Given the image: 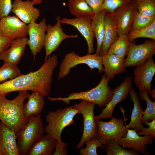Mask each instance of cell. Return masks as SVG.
Masks as SVG:
<instances>
[{"instance_id": "3", "label": "cell", "mask_w": 155, "mask_h": 155, "mask_svg": "<svg viewBox=\"0 0 155 155\" xmlns=\"http://www.w3.org/2000/svg\"><path fill=\"white\" fill-rule=\"evenodd\" d=\"M109 78L104 75L98 85L91 89L86 91L73 92L66 97H59L52 98L49 97L48 98L53 101L61 100L69 104L70 100L81 99L91 102L99 106H106L111 100L113 92L108 84Z\"/></svg>"}, {"instance_id": "31", "label": "cell", "mask_w": 155, "mask_h": 155, "mask_svg": "<svg viewBox=\"0 0 155 155\" xmlns=\"http://www.w3.org/2000/svg\"><path fill=\"white\" fill-rule=\"evenodd\" d=\"M128 38L131 42L135 39L146 38L155 40V21L150 25L144 28L131 30L127 34Z\"/></svg>"}, {"instance_id": "11", "label": "cell", "mask_w": 155, "mask_h": 155, "mask_svg": "<svg viewBox=\"0 0 155 155\" xmlns=\"http://www.w3.org/2000/svg\"><path fill=\"white\" fill-rule=\"evenodd\" d=\"M132 77L131 76L126 77L122 83L115 88L112 89L113 97L106 107L102 110V112L96 118L98 120L113 117L114 109L119 103L125 100L129 92L132 88Z\"/></svg>"}, {"instance_id": "6", "label": "cell", "mask_w": 155, "mask_h": 155, "mask_svg": "<svg viewBox=\"0 0 155 155\" xmlns=\"http://www.w3.org/2000/svg\"><path fill=\"white\" fill-rule=\"evenodd\" d=\"M84 64L87 65L92 71L96 68L101 73L104 71L102 56L96 54H88L80 56L74 52L66 54L64 57L60 65L58 80L64 78L70 73L71 69L77 65Z\"/></svg>"}, {"instance_id": "1", "label": "cell", "mask_w": 155, "mask_h": 155, "mask_svg": "<svg viewBox=\"0 0 155 155\" xmlns=\"http://www.w3.org/2000/svg\"><path fill=\"white\" fill-rule=\"evenodd\" d=\"M58 56H50L37 70L0 84V94L7 95L14 91H31L45 97L50 94L53 71L58 64Z\"/></svg>"}, {"instance_id": "15", "label": "cell", "mask_w": 155, "mask_h": 155, "mask_svg": "<svg viewBox=\"0 0 155 155\" xmlns=\"http://www.w3.org/2000/svg\"><path fill=\"white\" fill-rule=\"evenodd\" d=\"M153 138V136L150 135H140L134 130L127 129L125 136L116 140L124 148L133 149L142 154L149 155V154L146 150V145H151Z\"/></svg>"}, {"instance_id": "2", "label": "cell", "mask_w": 155, "mask_h": 155, "mask_svg": "<svg viewBox=\"0 0 155 155\" xmlns=\"http://www.w3.org/2000/svg\"><path fill=\"white\" fill-rule=\"evenodd\" d=\"M30 94L28 91H21L13 99L9 100L6 95L0 94V121L16 133L28 121L29 118L25 115L23 107L24 100Z\"/></svg>"}, {"instance_id": "8", "label": "cell", "mask_w": 155, "mask_h": 155, "mask_svg": "<svg viewBox=\"0 0 155 155\" xmlns=\"http://www.w3.org/2000/svg\"><path fill=\"white\" fill-rule=\"evenodd\" d=\"M155 54V40H147L140 44L131 42L126 58L125 67L137 66L144 63Z\"/></svg>"}, {"instance_id": "12", "label": "cell", "mask_w": 155, "mask_h": 155, "mask_svg": "<svg viewBox=\"0 0 155 155\" xmlns=\"http://www.w3.org/2000/svg\"><path fill=\"white\" fill-rule=\"evenodd\" d=\"M155 74V63L152 57L137 66L133 71L134 83L139 91L146 90L148 94H150L151 82Z\"/></svg>"}, {"instance_id": "42", "label": "cell", "mask_w": 155, "mask_h": 155, "mask_svg": "<svg viewBox=\"0 0 155 155\" xmlns=\"http://www.w3.org/2000/svg\"><path fill=\"white\" fill-rule=\"evenodd\" d=\"M43 0H32V1L34 5L41 4Z\"/></svg>"}, {"instance_id": "9", "label": "cell", "mask_w": 155, "mask_h": 155, "mask_svg": "<svg viewBox=\"0 0 155 155\" xmlns=\"http://www.w3.org/2000/svg\"><path fill=\"white\" fill-rule=\"evenodd\" d=\"M126 120L114 117L108 122L98 120L97 135L103 145L110 140L117 139L126 136L127 132L125 125Z\"/></svg>"}, {"instance_id": "30", "label": "cell", "mask_w": 155, "mask_h": 155, "mask_svg": "<svg viewBox=\"0 0 155 155\" xmlns=\"http://www.w3.org/2000/svg\"><path fill=\"white\" fill-rule=\"evenodd\" d=\"M140 99L146 101V108L144 111L142 120V124H145L146 122H149L155 118V101L152 102L149 98L146 90L139 91L138 93Z\"/></svg>"}, {"instance_id": "4", "label": "cell", "mask_w": 155, "mask_h": 155, "mask_svg": "<svg viewBox=\"0 0 155 155\" xmlns=\"http://www.w3.org/2000/svg\"><path fill=\"white\" fill-rule=\"evenodd\" d=\"M78 113V110L73 106L49 111L45 116L47 124L44 127V132L57 141H62L61 136L63 130L75 123L73 118Z\"/></svg>"}, {"instance_id": "5", "label": "cell", "mask_w": 155, "mask_h": 155, "mask_svg": "<svg viewBox=\"0 0 155 155\" xmlns=\"http://www.w3.org/2000/svg\"><path fill=\"white\" fill-rule=\"evenodd\" d=\"M40 114L29 118L25 126L16 133L20 155H25L33 145L44 133Z\"/></svg>"}, {"instance_id": "37", "label": "cell", "mask_w": 155, "mask_h": 155, "mask_svg": "<svg viewBox=\"0 0 155 155\" xmlns=\"http://www.w3.org/2000/svg\"><path fill=\"white\" fill-rule=\"evenodd\" d=\"M12 6L11 0H0V19L9 15Z\"/></svg>"}, {"instance_id": "34", "label": "cell", "mask_w": 155, "mask_h": 155, "mask_svg": "<svg viewBox=\"0 0 155 155\" xmlns=\"http://www.w3.org/2000/svg\"><path fill=\"white\" fill-rule=\"evenodd\" d=\"M137 10L149 16H155V0H135Z\"/></svg>"}, {"instance_id": "16", "label": "cell", "mask_w": 155, "mask_h": 155, "mask_svg": "<svg viewBox=\"0 0 155 155\" xmlns=\"http://www.w3.org/2000/svg\"><path fill=\"white\" fill-rule=\"evenodd\" d=\"M28 25L16 15H9L0 20V34L14 39L26 37Z\"/></svg>"}, {"instance_id": "41", "label": "cell", "mask_w": 155, "mask_h": 155, "mask_svg": "<svg viewBox=\"0 0 155 155\" xmlns=\"http://www.w3.org/2000/svg\"><path fill=\"white\" fill-rule=\"evenodd\" d=\"M13 39L0 34V53L7 49L10 46Z\"/></svg>"}, {"instance_id": "14", "label": "cell", "mask_w": 155, "mask_h": 155, "mask_svg": "<svg viewBox=\"0 0 155 155\" xmlns=\"http://www.w3.org/2000/svg\"><path fill=\"white\" fill-rule=\"evenodd\" d=\"M47 26L45 18L38 23L34 22L28 25V33L29 38L28 44L34 60L36 55L40 52L44 46Z\"/></svg>"}, {"instance_id": "7", "label": "cell", "mask_w": 155, "mask_h": 155, "mask_svg": "<svg viewBox=\"0 0 155 155\" xmlns=\"http://www.w3.org/2000/svg\"><path fill=\"white\" fill-rule=\"evenodd\" d=\"M95 104L90 101L82 100L79 103L73 106L81 114L83 118V133L77 149L83 147L85 142L92 139L98 138L97 135L98 121L94 113Z\"/></svg>"}, {"instance_id": "22", "label": "cell", "mask_w": 155, "mask_h": 155, "mask_svg": "<svg viewBox=\"0 0 155 155\" xmlns=\"http://www.w3.org/2000/svg\"><path fill=\"white\" fill-rule=\"evenodd\" d=\"M104 34L100 51L101 56L107 53L110 46L119 35L116 24L112 14L107 11L104 17Z\"/></svg>"}, {"instance_id": "20", "label": "cell", "mask_w": 155, "mask_h": 155, "mask_svg": "<svg viewBox=\"0 0 155 155\" xmlns=\"http://www.w3.org/2000/svg\"><path fill=\"white\" fill-rule=\"evenodd\" d=\"M0 155H20L16 133L0 121Z\"/></svg>"}, {"instance_id": "36", "label": "cell", "mask_w": 155, "mask_h": 155, "mask_svg": "<svg viewBox=\"0 0 155 155\" xmlns=\"http://www.w3.org/2000/svg\"><path fill=\"white\" fill-rule=\"evenodd\" d=\"M133 0H104L102 10H105L112 14L118 8L129 3Z\"/></svg>"}, {"instance_id": "32", "label": "cell", "mask_w": 155, "mask_h": 155, "mask_svg": "<svg viewBox=\"0 0 155 155\" xmlns=\"http://www.w3.org/2000/svg\"><path fill=\"white\" fill-rule=\"evenodd\" d=\"M20 74V69L17 65L4 62L0 68V84L8 80L13 79Z\"/></svg>"}, {"instance_id": "29", "label": "cell", "mask_w": 155, "mask_h": 155, "mask_svg": "<svg viewBox=\"0 0 155 155\" xmlns=\"http://www.w3.org/2000/svg\"><path fill=\"white\" fill-rule=\"evenodd\" d=\"M106 153L107 155H139L138 152L132 149L129 150L125 149L120 146L115 139L108 140L102 147Z\"/></svg>"}, {"instance_id": "13", "label": "cell", "mask_w": 155, "mask_h": 155, "mask_svg": "<svg viewBox=\"0 0 155 155\" xmlns=\"http://www.w3.org/2000/svg\"><path fill=\"white\" fill-rule=\"evenodd\" d=\"M137 10L135 0L119 7L111 14L118 29L119 35L128 34L131 30L133 19Z\"/></svg>"}, {"instance_id": "18", "label": "cell", "mask_w": 155, "mask_h": 155, "mask_svg": "<svg viewBox=\"0 0 155 155\" xmlns=\"http://www.w3.org/2000/svg\"><path fill=\"white\" fill-rule=\"evenodd\" d=\"M34 5L30 0H14L11 12L26 24L36 22L40 15V11Z\"/></svg>"}, {"instance_id": "24", "label": "cell", "mask_w": 155, "mask_h": 155, "mask_svg": "<svg viewBox=\"0 0 155 155\" xmlns=\"http://www.w3.org/2000/svg\"><path fill=\"white\" fill-rule=\"evenodd\" d=\"M57 140L50 135H43L33 145L26 155H52Z\"/></svg>"}, {"instance_id": "43", "label": "cell", "mask_w": 155, "mask_h": 155, "mask_svg": "<svg viewBox=\"0 0 155 155\" xmlns=\"http://www.w3.org/2000/svg\"><path fill=\"white\" fill-rule=\"evenodd\" d=\"M150 94H151V96L152 97L153 99L155 98V89L153 90H151Z\"/></svg>"}, {"instance_id": "39", "label": "cell", "mask_w": 155, "mask_h": 155, "mask_svg": "<svg viewBox=\"0 0 155 155\" xmlns=\"http://www.w3.org/2000/svg\"><path fill=\"white\" fill-rule=\"evenodd\" d=\"M92 9L95 14L102 10L104 0H85Z\"/></svg>"}, {"instance_id": "25", "label": "cell", "mask_w": 155, "mask_h": 155, "mask_svg": "<svg viewBox=\"0 0 155 155\" xmlns=\"http://www.w3.org/2000/svg\"><path fill=\"white\" fill-rule=\"evenodd\" d=\"M27 102L24 104V112L27 118L37 116L40 114L44 107V96L39 93L32 92Z\"/></svg>"}, {"instance_id": "40", "label": "cell", "mask_w": 155, "mask_h": 155, "mask_svg": "<svg viewBox=\"0 0 155 155\" xmlns=\"http://www.w3.org/2000/svg\"><path fill=\"white\" fill-rule=\"evenodd\" d=\"M67 143H64L62 141H57L55 148V150L53 154V155H67L68 154L67 147L68 146Z\"/></svg>"}, {"instance_id": "33", "label": "cell", "mask_w": 155, "mask_h": 155, "mask_svg": "<svg viewBox=\"0 0 155 155\" xmlns=\"http://www.w3.org/2000/svg\"><path fill=\"white\" fill-rule=\"evenodd\" d=\"M155 21V16L144 15L137 11L134 15L131 30H138L147 27Z\"/></svg>"}, {"instance_id": "38", "label": "cell", "mask_w": 155, "mask_h": 155, "mask_svg": "<svg viewBox=\"0 0 155 155\" xmlns=\"http://www.w3.org/2000/svg\"><path fill=\"white\" fill-rule=\"evenodd\" d=\"M148 126L147 128L144 127L140 132L138 133L140 135H150L155 137V118L149 122L145 123Z\"/></svg>"}, {"instance_id": "28", "label": "cell", "mask_w": 155, "mask_h": 155, "mask_svg": "<svg viewBox=\"0 0 155 155\" xmlns=\"http://www.w3.org/2000/svg\"><path fill=\"white\" fill-rule=\"evenodd\" d=\"M131 42L127 34H120L111 45L107 53L114 54L120 57L125 58L128 54Z\"/></svg>"}, {"instance_id": "19", "label": "cell", "mask_w": 155, "mask_h": 155, "mask_svg": "<svg viewBox=\"0 0 155 155\" xmlns=\"http://www.w3.org/2000/svg\"><path fill=\"white\" fill-rule=\"evenodd\" d=\"M28 39L26 37L13 39L9 48L0 53V60L17 65L24 54Z\"/></svg>"}, {"instance_id": "21", "label": "cell", "mask_w": 155, "mask_h": 155, "mask_svg": "<svg viewBox=\"0 0 155 155\" xmlns=\"http://www.w3.org/2000/svg\"><path fill=\"white\" fill-rule=\"evenodd\" d=\"M102 63L104 75L113 80L117 75L125 72V58L114 54L106 53L102 56Z\"/></svg>"}, {"instance_id": "35", "label": "cell", "mask_w": 155, "mask_h": 155, "mask_svg": "<svg viewBox=\"0 0 155 155\" xmlns=\"http://www.w3.org/2000/svg\"><path fill=\"white\" fill-rule=\"evenodd\" d=\"M86 146L80 151V155H97V148H102L103 145L98 138L88 141L85 142Z\"/></svg>"}, {"instance_id": "26", "label": "cell", "mask_w": 155, "mask_h": 155, "mask_svg": "<svg viewBox=\"0 0 155 155\" xmlns=\"http://www.w3.org/2000/svg\"><path fill=\"white\" fill-rule=\"evenodd\" d=\"M107 11L102 9L99 12L95 14L91 22V24L94 37L97 42L95 54L100 55L101 47L104 34V17Z\"/></svg>"}, {"instance_id": "10", "label": "cell", "mask_w": 155, "mask_h": 155, "mask_svg": "<svg viewBox=\"0 0 155 155\" xmlns=\"http://www.w3.org/2000/svg\"><path fill=\"white\" fill-rule=\"evenodd\" d=\"M56 19L57 22L54 25H47L44 45L45 51L44 61L59 48L61 42L65 39L77 38L79 36L78 34L69 35L66 34L62 27L61 17L58 16Z\"/></svg>"}, {"instance_id": "17", "label": "cell", "mask_w": 155, "mask_h": 155, "mask_svg": "<svg viewBox=\"0 0 155 155\" xmlns=\"http://www.w3.org/2000/svg\"><path fill=\"white\" fill-rule=\"evenodd\" d=\"M91 19L67 17L61 19V23L71 25L79 31L86 40L88 46V54L94 52V38L91 24Z\"/></svg>"}, {"instance_id": "27", "label": "cell", "mask_w": 155, "mask_h": 155, "mask_svg": "<svg viewBox=\"0 0 155 155\" xmlns=\"http://www.w3.org/2000/svg\"><path fill=\"white\" fill-rule=\"evenodd\" d=\"M70 13L75 18L92 19L95 14L85 0H68Z\"/></svg>"}, {"instance_id": "44", "label": "cell", "mask_w": 155, "mask_h": 155, "mask_svg": "<svg viewBox=\"0 0 155 155\" xmlns=\"http://www.w3.org/2000/svg\"></svg>"}, {"instance_id": "23", "label": "cell", "mask_w": 155, "mask_h": 155, "mask_svg": "<svg viewBox=\"0 0 155 155\" xmlns=\"http://www.w3.org/2000/svg\"><path fill=\"white\" fill-rule=\"evenodd\" d=\"M129 93L133 103V107L130 121L129 124L125 125V126L127 129L133 128L138 133L144 127L142 123L144 111L141 107L140 99L137 92L132 88Z\"/></svg>"}]
</instances>
